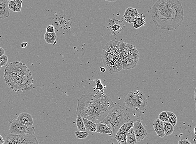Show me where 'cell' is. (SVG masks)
I'll return each mask as SVG.
<instances>
[{"label":"cell","mask_w":196,"mask_h":144,"mask_svg":"<svg viewBox=\"0 0 196 144\" xmlns=\"http://www.w3.org/2000/svg\"><path fill=\"white\" fill-rule=\"evenodd\" d=\"M15 1V0H8V2H10V1Z\"/></svg>","instance_id":"obj_38"},{"label":"cell","mask_w":196,"mask_h":144,"mask_svg":"<svg viewBox=\"0 0 196 144\" xmlns=\"http://www.w3.org/2000/svg\"><path fill=\"white\" fill-rule=\"evenodd\" d=\"M75 134L77 139H85L89 135V134L86 131H80L78 130L75 132Z\"/></svg>","instance_id":"obj_26"},{"label":"cell","mask_w":196,"mask_h":144,"mask_svg":"<svg viewBox=\"0 0 196 144\" xmlns=\"http://www.w3.org/2000/svg\"><path fill=\"white\" fill-rule=\"evenodd\" d=\"M44 39L46 43L54 45L57 43V35L55 32L53 33L46 32L44 35Z\"/></svg>","instance_id":"obj_20"},{"label":"cell","mask_w":196,"mask_h":144,"mask_svg":"<svg viewBox=\"0 0 196 144\" xmlns=\"http://www.w3.org/2000/svg\"><path fill=\"white\" fill-rule=\"evenodd\" d=\"M114 106L111 99L103 92L87 93L77 100L76 114L98 124L107 116Z\"/></svg>","instance_id":"obj_1"},{"label":"cell","mask_w":196,"mask_h":144,"mask_svg":"<svg viewBox=\"0 0 196 144\" xmlns=\"http://www.w3.org/2000/svg\"><path fill=\"white\" fill-rule=\"evenodd\" d=\"M100 71L101 72H106V70L104 68H100Z\"/></svg>","instance_id":"obj_35"},{"label":"cell","mask_w":196,"mask_h":144,"mask_svg":"<svg viewBox=\"0 0 196 144\" xmlns=\"http://www.w3.org/2000/svg\"><path fill=\"white\" fill-rule=\"evenodd\" d=\"M8 0H0V19H5L10 15Z\"/></svg>","instance_id":"obj_15"},{"label":"cell","mask_w":196,"mask_h":144,"mask_svg":"<svg viewBox=\"0 0 196 144\" xmlns=\"http://www.w3.org/2000/svg\"><path fill=\"white\" fill-rule=\"evenodd\" d=\"M152 20L161 29L173 31L181 26L184 14L179 0H158L151 8Z\"/></svg>","instance_id":"obj_2"},{"label":"cell","mask_w":196,"mask_h":144,"mask_svg":"<svg viewBox=\"0 0 196 144\" xmlns=\"http://www.w3.org/2000/svg\"><path fill=\"white\" fill-rule=\"evenodd\" d=\"M119 21H118V23H114L112 25V26H111V28L112 30L115 32L120 29L121 26H120V24H119Z\"/></svg>","instance_id":"obj_29"},{"label":"cell","mask_w":196,"mask_h":144,"mask_svg":"<svg viewBox=\"0 0 196 144\" xmlns=\"http://www.w3.org/2000/svg\"><path fill=\"white\" fill-rule=\"evenodd\" d=\"M145 16L143 15V13L141 14V16L137 18L133 22V28L138 29L141 27H144L146 24L145 21Z\"/></svg>","instance_id":"obj_19"},{"label":"cell","mask_w":196,"mask_h":144,"mask_svg":"<svg viewBox=\"0 0 196 144\" xmlns=\"http://www.w3.org/2000/svg\"><path fill=\"white\" fill-rule=\"evenodd\" d=\"M29 71L26 64L20 62H13L7 65L4 70L5 81L10 80Z\"/></svg>","instance_id":"obj_8"},{"label":"cell","mask_w":196,"mask_h":144,"mask_svg":"<svg viewBox=\"0 0 196 144\" xmlns=\"http://www.w3.org/2000/svg\"><path fill=\"white\" fill-rule=\"evenodd\" d=\"M1 68H2L0 67V70H1Z\"/></svg>","instance_id":"obj_40"},{"label":"cell","mask_w":196,"mask_h":144,"mask_svg":"<svg viewBox=\"0 0 196 144\" xmlns=\"http://www.w3.org/2000/svg\"><path fill=\"white\" fill-rule=\"evenodd\" d=\"M105 1H106V2H115V0H105Z\"/></svg>","instance_id":"obj_37"},{"label":"cell","mask_w":196,"mask_h":144,"mask_svg":"<svg viewBox=\"0 0 196 144\" xmlns=\"http://www.w3.org/2000/svg\"><path fill=\"white\" fill-rule=\"evenodd\" d=\"M147 97L139 90L130 92L124 99V108L143 111L146 109Z\"/></svg>","instance_id":"obj_6"},{"label":"cell","mask_w":196,"mask_h":144,"mask_svg":"<svg viewBox=\"0 0 196 144\" xmlns=\"http://www.w3.org/2000/svg\"><path fill=\"white\" fill-rule=\"evenodd\" d=\"M117 1V0H115V2H116Z\"/></svg>","instance_id":"obj_39"},{"label":"cell","mask_w":196,"mask_h":144,"mask_svg":"<svg viewBox=\"0 0 196 144\" xmlns=\"http://www.w3.org/2000/svg\"><path fill=\"white\" fill-rule=\"evenodd\" d=\"M55 32V28L53 25H49L46 28V32L53 33Z\"/></svg>","instance_id":"obj_30"},{"label":"cell","mask_w":196,"mask_h":144,"mask_svg":"<svg viewBox=\"0 0 196 144\" xmlns=\"http://www.w3.org/2000/svg\"><path fill=\"white\" fill-rule=\"evenodd\" d=\"M137 141L136 140V136L133 129L132 127L128 132L126 136L127 144H137Z\"/></svg>","instance_id":"obj_21"},{"label":"cell","mask_w":196,"mask_h":144,"mask_svg":"<svg viewBox=\"0 0 196 144\" xmlns=\"http://www.w3.org/2000/svg\"><path fill=\"white\" fill-rule=\"evenodd\" d=\"M133 125V121H130L125 122L120 126L115 137L118 144H127V134L129 130L132 128Z\"/></svg>","instance_id":"obj_11"},{"label":"cell","mask_w":196,"mask_h":144,"mask_svg":"<svg viewBox=\"0 0 196 144\" xmlns=\"http://www.w3.org/2000/svg\"><path fill=\"white\" fill-rule=\"evenodd\" d=\"M4 143V140H3V138L2 137V135L0 134V144H3Z\"/></svg>","instance_id":"obj_34"},{"label":"cell","mask_w":196,"mask_h":144,"mask_svg":"<svg viewBox=\"0 0 196 144\" xmlns=\"http://www.w3.org/2000/svg\"><path fill=\"white\" fill-rule=\"evenodd\" d=\"M164 132L165 135H171L174 132V126L169 122H163Z\"/></svg>","instance_id":"obj_23"},{"label":"cell","mask_w":196,"mask_h":144,"mask_svg":"<svg viewBox=\"0 0 196 144\" xmlns=\"http://www.w3.org/2000/svg\"><path fill=\"white\" fill-rule=\"evenodd\" d=\"M5 55V50L2 47H0V57Z\"/></svg>","instance_id":"obj_32"},{"label":"cell","mask_w":196,"mask_h":144,"mask_svg":"<svg viewBox=\"0 0 196 144\" xmlns=\"http://www.w3.org/2000/svg\"><path fill=\"white\" fill-rule=\"evenodd\" d=\"M139 16V13L136 8L129 7L125 10L123 17L127 23H133L135 20Z\"/></svg>","instance_id":"obj_13"},{"label":"cell","mask_w":196,"mask_h":144,"mask_svg":"<svg viewBox=\"0 0 196 144\" xmlns=\"http://www.w3.org/2000/svg\"><path fill=\"white\" fill-rule=\"evenodd\" d=\"M17 120L22 123L30 127H32L33 124V120L32 115L27 113H22L19 115Z\"/></svg>","instance_id":"obj_14"},{"label":"cell","mask_w":196,"mask_h":144,"mask_svg":"<svg viewBox=\"0 0 196 144\" xmlns=\"http://www.w3.org/2000/svg\"><path fill=\"white\" fill-rule=\"evenodd\" d=\"M22 0L10 1L8 2L9 9L14 12H20L22 8Z\"/></svg>","instance_id":"obj_17"},{"label":"cell","mask_w":196,"mask_h":144,"mask_svg":"<svg viewBox=\"0 0 196 144\" xmlns=\"http://www.w3.org/2000/svg\"><path fill=\"white\" fill-rule=\"evenodd\" d=\"M76 125L77 129L78 131L82 132L86 131L82 117L79 115H77V117L76 119Z\"/></svg>","instance_id":"obj_24"},{"label":"cell","mask_w":196,"mask_h":144,"mask_svg":"<svg viewBox=\"0 0 196 144\" xmlns=\"http://www.w3.org/2000/svg\"><path fill=\"white\" fill-rule=\"evenodd\" d=\"M167 113L168 115V122L173 126L176 125L177 122L176 115L172 112L167 111Z\"/></svg>","instance_id":"obj_25"},{"label":"cell","mask_w":196,"mask_h":144,"mask_svg":"<svg viewBox=\"0 0 196 144\" xmlns=\"http://www.w3.org/2000/svg\"><path fill=\"white\" fill-rule=\"evenodd\" d=\"M8 62V57L6 55L0 57V67H2L7 65Z\"/></svg>","instance_id":"obj_28"},{"label":"cell","mask_w":196,"mask_h":144,"mask_svg":"<svg viewBox=\"0 0 196 144\" xmlns=\"http://www.w3.org/2000/svg\"><path fill=\"white\" fill-rule=\"evenodd\" d=\"M132 128L137 142L143 140L147 135V131L140 120L133 122Z\"/></svg>","instance_id":"obj_12"},{"label":"cell","mask_w":196,"mask_h":144,"mask_svg":"<svg viewBox=\"0 0 196 144\" xmlns=\"http://www.w3.org/2000/svg\"><path fill=\"white\" fill-rule=\"evenodd\" d=\"M158 119L163 122H168V115L167 112L162 111L159 115Z\"/></svg>","instance_id":"obj_27"},{"label":"cell","mask_w":196,"mask_h":144,"mask_svg":"<svg viewBox=\"0 0 196 144\" xmlns=\"http://www.w3.org/2000/svg\"><path fill=\"white\" fill-rule=\"evenodd\" d=\"M119 54L122 69L127 70L134 68L138 64L139 58V52L133 45L120 42Z\"/></svg>","instance_id":"obj_5"},{"label":"cell","mask_w":196,"mask_h":144,"mask_svg":"<svg viewBox=\"0 0 196 144\" xmlns=\"http://www.w3.org/2000/svg\"><path fill=\"white\" fill-rule=\"evenodd\" d=\"M9 129L8 133L15 135H24L26 134H34L35 133L34 127L23 124L15 118L9 121Z\"/></svg>","instance_id":"obj_9"},{"label":"cell","mask_w":196,"mask_h":144,"mask_svg":"<svg viewBox=\"0 0 196 144\" xmlns=\"http://www.w3.org/2000/svg\"><path fill=\"white\" fill-rule=\"evenodd\" d=\"M33 81L32 72L29 70L25 73L5 82L8 87L13 91L24 92L26 90L32 89Z\"/></svg>","instance_id":"obj_7"},{"label":"cell","mask_w":196,"mask_h":144,"mask_svg":"<svg viewBox=\"0 0 196 144\" xmlns=\"http://www.w3.org/2000/svg\"><path fill=\"white\" fill-rule=\"evenodd\" d=\"M3 144H39V142L33 134L19 135L10 134L7 135Z\"/></svg>","instance_id":"obj_10"},{"label":"cell","mask_w":196,"mask_h":144,"mask_svg":"<svg viewBox=\"0 0 196 144\" xmlns=\"http://www.w3.org/2000/svg\"><path fill=\"white\" fill-rule=\"evenodd\" d=\"M128 121V117L124 108L120 105L117 104L115 105L107 116L100 122L111 128L112 132L111 137H115L120 126Z\"/></svg>","instance_id":"obj_4"},{"label":"cell","mask_w":196,"mask_h":144,"mask_svg":"<svg viewBox=\"0 0 196 144\" xmlns=\"http://www.w3.org/2000/svg\"><path fill=\"white\" fill-rule=\"evenodd\" d=\"M27 45H28V43L27 42H23L21 44V47L22 48H25L27 47Z\"/></svg>","instance_id":"obj_33"},{"label":"cell","mask_w":196,"mask_h":144,"mask_svg":"<svg viewBox=\"0 0 196 144\" xmlns=\"http://www.w3.org/2000/svg\"><path fill=\"white\" fill-rule=\"evenodd\" d=\"M179 144H192L188 140L186 139H184V140H181L178 142Z\"/></svg>","instance_id":"obj_31"},{"label":"cell","mask_w":196,"mask_h":144,"mask_svg":"<svg viewBox=\"0 0 196 144\" xmlns=\"http://www.w3.org/2000/svg\"><path fill=\"white\" fill-rule=\"evenodd\" d=\"M84 123L85 128L87 132H91V130L92 128H96L97 124L94 123L93 121L87 119L85 118L82 117Z\"/></svg>","instance_id":"obj_22"},{"label":"cell","mask_w":196,"mask_h":144,"mask_svg":"<svg viewBox=\"0 0 196 144\" xmlns=\"http://www.w3.org/2000/svg\"><path fill=\"white\" fill-rule=\"evenodd\" d=\"M153 125L154 126V130L158 136L162 138L165 135L163 122L160 121L158 118L156 119L153 122Z\"/></svg>","instance_id":"obj_16"},{"label":"cell","mask_w":196,"mask_h":144,"mask_svg":"<svg viewBox=\"0 0 196 144\" xmlns=\"http://www.w3.org/2000/svg\"><path fill=\"white\" fill-rule=\"evenodd\" d=\"M91 132H93V133H95L96 132V128H92L91 130Z\"/></svg>","instance_id":"obj_36"},{"label":"cell","mask_w":196,"mask_h":144,"mask_svg":"<svg viewBox=\"0 0 196 144\" xmlns=\"http://www.w3.org/2000/svg\"><path fill=\"white\" fill-rule=\"evenodd\" d=\"M96 133H101V134L105 133V134H108L110 136H111L112 133L111 128H109L108 126L102 123L101 122L97 124Z\"/></svg>","instance_id":"obj_18"},{"label":"cell","mask_w":196,"mask_h":144,"mask_svg":"<svg viewBox=\"0 0 196 144\" xmlns=\"http://www.w3.org/2000/svg\"><path fill=\"white\" fill-rule=\"evenodd\" d=\"M120 42L112 40L104 48L102 58L104 64L111 72H118L122 69L119 54V44Z\"/></svg>","instance_id":"obj_3"}]
</instances>
